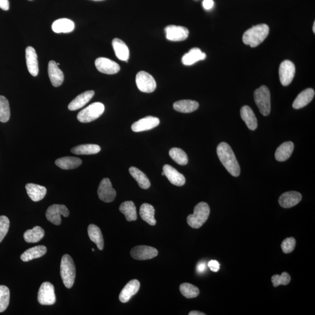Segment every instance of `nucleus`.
I'll return each instance as SVG.
<instances>
[{
    "mask_svg": "<svg viewBox=\"0 0 315 315\" xmlns=\"http://www.w3.org/2000/svg\"><path fill=\"white\" fill-rule=\"evenodd\" d=\"M217 153L221 163L231 175L239 176L240 169L238 162L231 147L226 143H221L217 147Z\"/></svg>",
    "mask_w": 315,
    "mask_h": 315,
    "instance_id": "f257e3e1",
    "label": "nucleus"
},
{
    "mask_svg": "<svg viewBox=\"0 0 315 315\" xmlns=\"http://www.w3.org/2000/svg\"><path fill=\"white\" fill-rule=\"evenodd\" d=\"M269 33V27L266 24H260L247 30L243 35L244 44L255 48L266 39Z\"/></svg>",
    "mask_w": 315,
    "mask_h": 315,
    "instance_id": "f03ea898",
    "label": "nucleus"
},
{
    "mask_svg": "<svg viewBox=\"0 0 315 315\" xmlns=\"http://www.w3.org/2000/svg\"><path fill=\"white\" fill-rule=\"evenodd\" d=\"M60 275L66 287L71 288L75 283L76 269L75 262L69 254H65L62 257L60 264Z\"/></svg>",
    "mask_w": 315,
    "mask_h": 315,
    "instance_id": "7ed1b4c3",
    "label": "nucleus"
},
{
    "mask_svg": "<svg viewBox=\"0 0 315 315\" xmlns=\"http://www.w3.org/2000/svg\"><path fill=\"white\" fill-rule=\"evenodd\" d=\"M210 213V207L208 204L200 202L194 207L193 214L187 217V224L193 229H198L206 222Z\"/></svg>",
    "mask_w": 315,
    "mask_h": 315,
    "instance_id": "20e7f679",
    "label": "nucleus"
},
{
    "mask_svg": "<svg viewBox=\"0 0 315 315\" xmlns=\"http://www.w3.org/2000/svg\"><path fill=\"white\" fill-rule=\"evenodd\" d=\"M254 101L261 115L267 116L271 111V97L269 88L265 85L261 86L254 92Z\"/></svg>",
    "mask_w": 315,
    "mask_h": 315,
    "instance_id": "39448f33",
    "label": "nucleus"
},
{
    "mask_svg": "<svg viewBox=\"0 0 315 315\" xmlns=\"http://www.w3.org/2000/svg\"><path fill=\"white\" fill-rule=\"evenodd\" d=\"M105 111V106L100 102H95L80 111L77 115V119L80 122L86 123L94 121Z\"/></svg>",
    "mask_w": 315,
    "mask_h": 315,
    "instance_id": "423d86ee",
    "label": "nucleus"
},
{
    "mask_svg": "<svg viewBox=\"0 0 315 315\" xmlns=\"http://www.w3.org/2000/svg\"><path fill=\"white\" fill-rule=\"evenodd\" d=\"M70 212L68 208L62 204H53L46 211L47 220L56 226H60L62 223L61 216L68 217Z\"/></svg>",
    "mask_w": 315,
    "mask_h": 315,
    "instance_id": "0eeeda50",
    "label": "nucleus"
},
{
    "mask_svg": "<svg viewBox=\"0 0 315 315\" xmlns=\"http://www.w3.org/2000/svg\"><path fill=\"white\" fill-rule=\"evenodd\" d=\"M136 82L139 89L143 92L152 93L157 88L155 79L149 73L146 72H140L137 73Z\"/></svg>",
    "mask_w": 315,
    "mask_h": 315,
    "instance_id": "6e6552de",
    "label": "nucleus"
},
{
    "mask_svg": "<svg viewBox=\"0 0 315 315\" xmlns=\"http://www.w3.org/2000/svg\"><path fill=\"white\" fill-rule=\"evenodd\" d=\"M38 300L42 306H52L55 304V287L52 283L45 282L41 285L38 292Z\"/></svg>",
    "mask_w": 315,
    "mask_h": 315,
    "instance_id": "1a4fd4ad",
    "label": "nucleus"
},
{
    "mask_svg": "<svg viewBox=\"0 0 315 315\" xmlns=\"http://www.w3.org/2000/svg\"><path fill=\"white\" fill-rule=\"evenodd\" d=\"M296 74V67L290 60L281 63L279 69L280 80L283 86H288L293 81Z\"/></svg>",
    "mask_w": 315,
    "mask_h": 315,
    "instance_id": "9d476101",
    "label": "nucleus"
},
{
    "mask_svg": "<svg viewBox=\"0 0 315 315\" xmlns=\"http://www.w3.org/2000/svg\"><path fill=\"white\" fill-rule=\"evenodd\" d=\"M166 38L170 41L180 42L188 38V29L182 26L169 25L165 28Z\"/></svg>",
    "mask_w": 315,
    "mask_h": 315,
    "instance_id": "9b49d317",
    "label": "nucleus"
},
{
    "mask_svg": "<svg viewBox=\"0 0 315 315\" xmlns=\"http://www.w3.org/2000/svg\"><path fill=\"white\" fill-rule=\"evenodd\" d=\"M98 194L100 200L105 203L112 202L116 198V190L113 188L109 178H104L99 184Z\"/></svg>",
    "mask_w": 315,
    "mask_h": 315,
    "instance_id": "f8f14e48",
    "label": "nucleus"
},
{
    "mask_svg": "<svg viewBox=\"0 0 315 315\" xmlns=\"http://www.w3.org/2000/svg\"><path fill=\"white\" fill-rule=\"evenodd\" d=\"M130 254L133 259L146 260L153 259L157 256L158 251L153 247L142 245L133 247L131 250Z\"/></svg>",
    "mask_w": 315,
    "mask_h": 315,
    "instance_id": "ddd939ff",
    "label": "nucleus"
},
{
    "mask_svg": "<svg viewBox=\"0 0 315 315\" xmlns=\"http://www.w3.org/2000/svg\"><path fill=\"white\" fill-rule=\"evenodd\" d=\"M97 70L106 75H115L120 71V67L115 62L105 58H99L95 60Z\"/></svg>",
    "mask_w": 315,
    "mask_h": 315,
    "instance_id": "4468645a",
    "label": "nucleus"
},
{
    "mask_svg": "<svg viewBox=\"0 0 315 315\" xmlns=\"http://www.w3.org/2000/svg\"><path fill=\"white\" fill-rule=\"evenodd\" d=\"M159 119L153 116H147L133 123L132 129L135 132L152 130L159 125Z\"/></svg>",
    "mask_w": 315,
    "mask_h": 315,
    "instance_id": "2eb2a0df",
    "label": "nucleus"
},
{
    "mask_svg": "<svg viewBox=\"0 0 315 315\" xmlns=\"http://www.w3.org/2000/svg\"><path fill=\"white\" fill-rule=\"evenodd\" d=\"M25 57L29 73L32 76L36 77L39 73V63L35 49L31 46H28L25 50Z\"/></svg>",
    "mask_w": 315,
    "mask_h": 315,
    "instance_id": "dca6fc26",
    "label": "nucleus"
},
{
    "mask_svg": "<svg viewBox=\"0 0 315 315\" xmlns=\"http://www.w3.org/2000/svg\"><path fill=\"white\" fill-rule=\"evenodd\" d=\"M163 172L165 176L173 185L177 186H182L185 185L186 179L182 173H179L176 169L169 165L163 166Z\"/></svg>",
    "mask_w": 315,
    "mask_h": 315,
    "instance_id": "f3484780",
    "label": "nucleus"
},
{
    "mask_svg": "<svg viewBox=\"0 0 315 315\" xmlns=\"http://www.w3.org/2000/svg\"><path fill=\"white\" fill-rule=\"evenodd\" d=\"M48 75L52 85L55 87L61 85L65 79L63 72L53 60L49 63Z\"/></svg>",
    "mask_w": 315,
    "mask_h": 315,
    "instance_id": "a211bd4d",
    "label": "nucleus"
},
{
    "mask_svg": "<svg viewBox=\"0 0 315 315\" xmlns=\"http://www.w3.org/2000/svg\"><path fill=\"white\" fill-rule=\"evenodd\" d=\"M140 287V283L137 280H133L129 281L119 295V300L122 303H126L129 302L133 296L138 292Z\"/></svg>",
    "mask_w": 315,
    "mask_h": 315,
    "instance_id": "6ab92c4d",
    "label": "nucleus"
},
{
    "mask_svg": "<svg viewBox=\"0 0 315 315\" xmlns=\"http://www.w3.org/2000/svg\"><path fill=\"white\" fill-rule=\"evenodd\" d=\"M301 199L302 195L300 193L291 191L283 193L280 197L279 202L281 207L288 209L296 206L301 202Z\"/></svg>",
    "mask_w": 315,
    "mask_h": 315,
    "instance_id": "aec40b11",
    "label": "nucleus"
},
{
    "mask_svg": "<svg viewBox=\"0 0 315 315\" xmlns=\"http://www.w3.org/2000/svg\"><path fill=\"white\" fill-rule=\"evenodd\" d=\"M94 94L95 92L93 90H88V91L81 93L70 103L68 107L69 109L75 111V110L82 108L90 101Z\"/></svg>",
    "mask_w": 315,
    "mask_h": 315,
    "instance_id": "412c9836",
    "label": "nucleus"
},
{
    "mask_svg": "<svg viewBox=\"0 0 315 315\" xmlns=\"http://www.w3.org/2000/svg\"><path fill=\"white\" fill-rule=\"evenodd\" d=\"M315 90L312 88H308L301 92L295 99L293 107L294 109H299L306 106L314 98Z\"/></svg>",
    "mask_w": 315,
    "mask_h": 315,
    "instance_id": "4be33fe9",
    "label": "nucleus"
},
{
    "mask_svg": "<svg viewBox=\"0 0 315 315\" xmlns=\"http://www.w3.org/2000/svg\"><path fill=\"white\" fill-rule=\"evenodd\" d=\"M26 192L29 198L33 202H39L46 196L47 189L45 187L36 185V184L28 183L25 186Z\"/></svg>",
    "mask_w": 315,
    "mask_h": 315,
    "instance_id": "5701e85b",
    "label": "nucleus"
},
{
    "mask_svg": "<svg viewBox=\"0 0 315 315\" xmlns=\"http://www.w3.org/2000/svg\"><path fill=\"white\" fill-rule=\"evenodd\" d=\"M112 46L117 58L122 61H128L130 52L128 47L121 39L115 38L113 40Z\"/></svg>",
    "mask_w": 315,
    "mask_h": 315,
    "instance_id": "b1692460",
    "label": "nucleus"
},
{
    "mask_svg": "<svg viewBox=\"0 0 315 315\" xmlns=\"http://www.w3.org/2000/svg\"><path fill=\"white\" fill-rule=\"evenodd\" d=\"M240 116L248 128L254 130L257 127V120L255 114L249 106H244L240 109Z\"/></svg>",
    "mask_w": 315,
    "mask_h": 315,
    "instance_id": "393cba45",
    "label": "nucleus"
},
{
    "mask_svg": "<svg viewBox=\"0 0 315 315\" xmlns=\"http://www.w3.org/2000/svg\"><path fill=\"white\" fill-rule=\"evenodd\" d=\"M75 28V23L72 20L67 18L56 20L52 26L53 31L56 33L72 32Z\"/></svg>",
    "mask_w": 315,
    "mask_h": 315,
    "instance_id": "a878e982",
    "label": "nucleus"
},
{
    "mask_svg": "<svg viewBox=\"0 0 315 315\" xmlns=\"http://www.w3.org/2000/svg\"><path fill=\"white\" fill-rule=\"evenodd\" d=\"M56 165L64 170H70L77 168L82 164V160L79 158L65 157L60 158L55 162Z\"/></svg>",
    "mask_w": 315,
    "mask_h": 315,
    "instance_id": "bb28decb",
    "label": "nucleus"
},
{
    "mask_svg": "<svg viewBox=\"0 0 315 315\" xmlns=\"http://www.w3.org/2000/svg\"><path fill=\"white\" fill-rule=\"evenodd\" d=\"M206 58V53H203L199 48H193L183 56L182 61L184 65L191 66Z\"/></svg>",
    "mask_w": 315,
    "mask_h": 315,
    "instance_id": "cd10ccee",
    "label": "nucleus"
},
{
    "mask_svg": "<svg viewBox=\"0 0 315 315\" xmlns=\"http://www.w3.org/2000/svg\"><path fill=\"white\" fill-rule=\"evenodd\" d=\"M199 107V103L192 100H181L173 103V109L181 113H192Z\"/></svg>",
    "mask_w": 315,
    "mask_h": 315,
    "instance_id": "c85d7f7f",
    "label": "nucleus"
},
{
    "mask_svg": "<svg viewBox=\"0 0 315 315\" xmlns=\"http://www.w3.org/2000/svg\"><path fill=\"white\" fill-rule=\"evenodd\" d=\"M294 145L293 142H287L281 144L275 153V157L278 161L283 162L291 157L293 152Z\"/></svg>",
    "mask_w": 315,
    "mask_h": 315,
    "instance_id": "c756f323",
    "label": "nucleus"
},
{
    "mask_svg": "<svg viewBox=\"0 0 315 315\" xmlns=\"http://www.w3.org/2000/svg\"><path fill=\"white\" fill-rule=\"evenodd\" d=\"M47 252V248L45 246H37L30 248L23 252L21 256V259L25 262L38 259L44 256Z\"/></svg>",
    "mask_w": 315,
    "mask_h": 315,
    "instance_id": "7c9ffc66",
    "label": "nucleus"
},
{
    "mask_svg": "<svg viewBox=\"0 0 315 315\" xmlns=\"http://www.w3.org/2000/svg\"><path fill=\"white\" fill-rule=\"evenodd\" d=\"M140 214L142 219L149 225L156 226L157 221L154 217L155 209L151 204L144 203L140 207Z\"/></svg>",
    "mask_w": 315,
    "mask_h": 315,
    "instance_id": "2f4dec72",
    "label": "nucleus"
},
{
    "mask_svg": "<svg viewBox=\"0 0 315 315\" xmlns=\"http://www.w3.org/2000/svg\"><path fill=\"white\" fill-rule=\"evenodd\" d=\"M88 233L90 239L96 244L99 250H103L104 240L101 231L99 228L94 224H90L88 228Z\"/></svg>",
    "mask_w": 315,
    "mask_h": 315,
    "instance_id": "473e14b6",
    "label": "nucleus"
},
{
    "mask_svg": "<svg viewBox=\"0 0 315 315\" xmlns=\"http://www.w3.org/2000/svg\"><path fill=\"white\" fill-rule=\"evenodd\" d=\"M45 236V231L42 227L36 226L32 230L26 231L23 237L27 243H37L41 240Z\"/></svg>",
    "mask_w": 315,
    "mask_h": 315,
    "instance_id": "72a5a7b5",
    "label": "nucleus"
},
{
    "mask_svg": "<svg viewBox=\"0 0 315 315\" xmlns=\"http://www.w3.org/2000/svg\"><path fill=\"white\" fill-rule=\"evenodd\" d=\"M129 172L130 175H132L133 178L138 183L141 188L143 189H148L150 188L151 183L148 177H147L145 173H144L138 168L134 166L130 167Z\"/></svg>",
    "mask_w": 315,
    "mask_h": 315,
    "instance_id": "f704fd0d",
    "label": "nucleus"
},
{
    "mask_svg": "<svg viewBox=\"0 0 315 315\" xmlns=\"http://www.w3.org/2000/svg\"><path fill=\"white\" fill-rule=\"evenodd\" d=\"M120 212L125 215L127 221H134L137 219L136 207L132 201L122 203L119 207Z\"/></svg>",
    "mask_w": 315,
    "mask_h": 315,
    "instance_id": "c9c22d12",
    "label": "nucleus"
},
{
    "mask_svg": "<svg viewBox=\"0 0 315 315\" xmlns=\"http://www.w3.org/2000/svg\"><path fill=\"white\" fill-rule=\"evenodd\" d=\"M100 150V146L96 144H82L74 147L71 152L76 155H92L99 153Z\"/></svg>",
    "mask_w": 315,
    "mask_h": 315,
    "instance_id": "e433bc0d",
    "label": "nucleus"
},
{
    "mask_svg": "<svg viewBox=\"0 0 315 315\" xmlns=\"http://www.w3.org/2000/svg\"><path fill=\"white\" fill-rule=\"evenodd\" d=\"M169 156L180 165H186L188 163V157L183 150L179 148H172L169 151Z\"/></svg>",
    "mask_w": 315,
    "mask_h": 315,
    "instance_id": "4c0bfd02",
    "label": "nucleus"
},
{
    "mask_svg": "<svg viewBox=\"0 0 315 315\" xmlns=\"http://www.w3.org/2000/svg\"><path fill=\"white\" fill-rule=\"evenodd\" d=\"M9 104L4 96H0V122H7L10 118Z\"/></svg>",
    "mask_w": 315,
    "mask_h": 315,
    "instance_id": "58836bf2",
    "label": "nucleus"
},
{
    "mask_svg": "<svg viewBox=\"0 0 315 315\" xmlns=\"http://www.w3.org/2000/svg\"><path fill=\"white\" fill-rule=\"evenodd\" d=\"M180 291L183 296L186 298H196L199 296V288L189 283H183L180 286Z\"/></svg>",
    "mask_w": 315,
    "mask_h": 315,
    "instance_id": "ea45409f",
    "label": "nucleus"
},
{
    "mask_svg": "<svg viewBox=\"0 0 315 315\" xmlns=\"http://www.w3.org/2000/svg\"><path fill=\"white\" fill-rule=\"evenodd\" d=\"M9 299V288L5 286H0V313L6 310L8 307Z\"/></svg>",
    "mask_w": 315,
    "mask_h": 315,
    "instance_id": "a19ab883",
    "label": "nucleus"
},
{
    "mask_svg": "<svg viewBox=\"0 0 315 315\" xmlns=\"http://www.w3.org/2000/svg\"><path fill=\"white\" fill-rule=\"evenodd\" d=\"M291 281V277L289 274L287 272H284L281 275H274L271 277V281L275 287L279 286L280 285H284L287 286L290 283Z\"/></svg>",
    "mask_w": 315,
    "mask_h": 315,
    "instance_id": "79ce46f5",
    "label": "nucleus"
},
{
    "mask_svg": "<svg viewBox=\"0 0 315 315\" xmlns=\"http://www.w3.org/2000/svg\"><path fill=\"white\" fill-rule=\"evenodd\" d=\"M9 220L7 217L0 216V243L7 234L9 228Z\"/></svg>",
    "mask_w": 315,
    "mask_h": 315,
    "instance_id": "37998d69",
    "label": "nucleus"
},
{
    "mask_svg": "<svg viewBox=\"0 0 315 315\" xmlns=\"http://www.w3.org/2000/svg\"><path fill=\"white\" fill-rule=\"evenodd\" d=\"M296 240L293 237L285 239L281 243V248L285 253L292 252L296 247Z\"/></svg>",
    "mask_w": 315,
    "mask_h": 315,
    "instance_id": "c03bdc74",
    "label": "nucleus"
},
{
    "mask_svg": "<svg viewBox=\"0 0 315 315\" xmlns=\"http://www.w3.org/2000/svg\"><path fill=\"white\" fill-rule=\"evenodd\" d=\"M208 266L213 272H217L220 269V263L217 260H211L208 263Z\"/></svg>",
    "mask_w": 315,
    "mask_h": 315,
    "instance_id": "a18cd8bd",
    "label": "nucleus"
},
{
    "mask_svg": "<svg viewBox=\"0 0 315 315\" xmlns=\"http://www.w3.org/2000/svg\"><path fill=\"white\" fill-rule=\"evenodd\" d=\"M214 2L213 0H204L203 2V7L207 10H210L213 7Z\"/></svg>",
    "mask_w": 315,
    "mask_h": 315,
    "instance_id": "49530a36",
    "label": "nucleus"
},
{
    "mask_svg": "<svg viewBox=\"0 0 315 315\" xmlns=\"http://www.w3.org/2000/svg\"><path fill=\"white\" fill-rule=\"evenodd\" d=\"M206 263L202 261V262H200L197 264L196 270L199 273H203L206 271Z\"/></svg>",
    "mask_w": 315,
    "mask_h": 315,
    "instance_id": "de8ad7c7",
    "label": "nucleus"
},
{
    "mask_svg": "<svg viewBox=\"0 0 315 315\" xmlns=\"http://www.w3.org/2000/svg\"><path fill=\"white\" fill-rule=\"evenodd\" d=\"M0 8L4 11H8L9 8L8 0H0Z\"/></svg>",
    "mask_w": 315,
    "mask_h": 315,
    "instance_id": "09e8293b",
    "label": "nucleus"
},
{
    "mask_svg": "<svg viewBox=\"0 0 315 315\" xmlns=\"http://www.w3.org/2000/svg\"><path fill=\"white\" fill-rule=\"evenodd\" d=\"M189 315H205L206 314L201 313L199 311H192L189 314Z\"/></svg>",
    "mask_w": 315,
    "mask_h": 315,
    "instance_id": "8fccbe9b",
    "label": "nucleus"
},
{
    "mask_svg": "<svg viewBox=\"0 0 315 315\" xmlns=\"http://www.w3.org/2000/svg\"><path fill=\"white\" fill-rule=\"evenodd\" d=\"M315 22H314V26H313V31L314 33H315Z\"/></svg>",
    "mask_w": 315,
    "mask_h": 315,
    "instance_id": "3c124183",
    "label": "nucleus"
},
{
    "mask_svg": "<svg viewBox=\"0 0 315 315\" xmlns=\"http://www.w3.org/2000/svg\"><path fill=\"white\" fill-rule=\"evenodd\" d=\"M162 175L163 176H165V173H164L163 172H162Z\"/></svg>",
    "mask_w": 315,
    "mask_h": 315,
    "instance_id": "603ef678",
    "label": "nucleus"
},
{
    "mask_svg": "<svg viewBox=\"0 0 315 315\" xmlns=\"http://www.w3.org/2000/svg\"><path fill=\"white\" fill-rule=\"evenodd\" d=\"M94 1H102V0H94Z\"/></svg>",
    "mask_w": 315,
    "mask_h": 315,
    "instance_id": "864d4df0",
    "label": "nucleus"
},
{
    "mask_svg": "<svg viewBox=\"0 0 315 315\" xmlns=\"http://www.w3.org/2000/svg\"></svg>",
    "mask_w": 315,
    "mask_h": 315,
    "instance_id": "5fc2aeb1",
    "label": "nucleus"
}]
</instances>
